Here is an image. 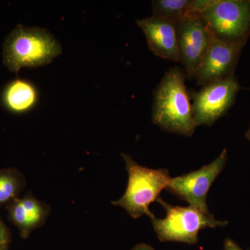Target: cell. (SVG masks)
<instances>
[{
    "instance_id": "cell-1",
    "label": "cell",
    "mask_w": 250,
    "mask_h": 250,
    "mask_svg": "<svg viewBox=\"0 0 250 250\" xmlns=\"http://www.w3.org/2000/svg\"><path fill=\"white\" fill-rule=\"evenodd\" d=\"M184 70H167L154 91L152 122L167 132L190 137L196 129Z\"/></svg>"
},
{
    "instance_id": "cell-2",
    "label": "cell",
    "mask_w": 250,
    "mask_h": 250,
    "mask_svg": "<svg viewBox=\"0 0 250 250\" xmlns=\"http://www.w3.org/2000/svg\"><path fill=\"white\" fill-rule=\"evenodd\" d=\"M62 52L60 42L47 29L19 24L5 38L3 63L18 73L23 67L47 65Z\"/></svg>"
},
{
    "instance_id": "cell-3",
    "label": "cell",
    "mask_w": 250,
    "mask_h": 250,
    "mask_svg": "<svg viewBox=\"0 0 250 250\" xmlns=\"http://www.w3.org/2000/svg\"><path fill=\"white\" fill-rule=\"evenodd\" d=\"M189 11L220 40L247 42L250 37V0H191Z\"/></svg>"
},
{
    "instance_id": "cell-4",
    "label": "cell",
    "mask_w": 250,
    "mask_h": 250,
    "mask_svg": "<svg viewBox=\"0 0 250 250\" xmlns=\"http://www.w3.org/2000/svg\"><path fill=\"white\" fill-rule=\"evenodd\" d=\"M121 156L127 171V187L123 196L112 205L124 208L134 219L144 215L154 218L149 207L168 185L171 179L168 170L148 168L140 166L128 154L122 153Z\"/></svg>"
},
{
    "instance_id": "cell-5",
    "label": "cell",
    "mask_w": 250,
    "mask_h": 250,
    "mask_svg": "<svg viewBox=\"0 0 250 250\" xmlns=\"http://www.w3.org/2000/svg\"><path fill=\"white\" fill-rule=\"evenodd\" d=\"M156 202L166 211L165 218L151 219L156 236L161 242H179L194 245L198 241L200 230L222 228L228 221L216 220L210 213H205L192 206H172L159 197Z\"/></svg>"
},
{
    "instance_id": "cell-6",
    "label": "cell",
    "mask_w": 250,
    "mask_h": 250,
    "mask_svg": "<svg viewBox=\"0 0 250 250\" xmlns=\"http://www.w3.org/2000/svg\"><path fill=\"white\" fill-rule=\"evenodd\" d=\"M238 81L234 74L202 86L192 93V116L196 126H211L232 106L239 91Z\"/></svg>"
},
{
    "instance_id": "cell-7",
    "label": "cell",
    "mask_w": 250,
    "mask_h": 250,
    "mask_svg": "<svg viewBox=\"0 0 250 250\" xmlns=\"http://www.w3.org/2000/svg\"><path fill=\"white\" fill-rule=\"evenodd\" d=\"M228 156V149H223L220 155L208 165L171 178L166 190L204 213H210L207 207V194L212 184L225 168Z\"/></svg>"
},
{
    "instance_id": "cell-8",
    "label": "cell",
    "mask_w": 250,
    "mask_h": 250,
    "mask_svg": "<svg viewBox=\"0 0 250 250\" xmlns=\"http://www.w3.org/2000/svg\"><path fill=\"white\" fill-rule=\"evenodd\" d=\"M214 36L199 15H187L177 22L181 62L186 77L194 80L202 59Z\"/></svg>"
},
{
    "instance_id": "cell-9",
    "label": "cell",
    "mask_w": 250,
    "mask_h": 250,
    "mask_svg": "<svg viewBox=\"0 0 250 250\" xmlns=\"http://www.w3.org/2000/svg\"><path fill=\"white\" fill-rule=\"evenodd\" d=\"M246 44L228 42L214 36L197 67L194 78L197 84L204 86L233 75Z\"/></svg>"
},
{
    "instance_id": "cell-10",
    "label": "cell",
    "mask_w": 250,
    "mask_h": 250,
    "mask_svg": "<svg viewBox=\"0 0 250 250\" xmlns=\"http://www.w3.org/2000/svg\"><path fill=\"white\" fill-rule=\"evenodd\" d=\"M149 50L160 58L181 62L177 39V22L167 18L152 16L139 20Z\"/></svg>"
},
{
    "instance_id": "cell-11",
    "label": "cell",
    "mask_w": 250,
    "mask_h": 250,
    "mask_svg": "<svg viewBox=\"0 0 250 250\" xmlns=\"http://www.w3.org/2000/svg\"><path fill=\"white\" fill-rule=\"evenodd\" d=\"M8 218L18 229L23 239H27L34 230L40 228L50 215L48 204L38 200L31 192L22 198H16L6 206Z\"/></svg>"
},
{
    "instance_id": "cell-12",
    "label": "cell",
    "mask_w": 250,
    "mask_h": 250,
    "mask_svg": "<svg viewBox=\"0 0 250 250\" xmlns=\"http://www.w3.org/2000/svg\"><path fill=\"white\" fill-rule=\"evenodd\" d=\"M39 93L29 81L16 79L6 84L1 93L3 106L11 113L24 114L35 107Z\"/></svg>"
},
{
    "instance_id": "cell-13",
    "label": "cell",
    "mask_w": 250,
    "mask_h": 250,
    "mask_svg": "<svg viewBox=\"0 0 250 250\" xmlns=\"http://www.w3.org/2000/svg\"><path fill=\"white\" fill-rule=\"evenodd\" d=\"M22 172L15 167L0 169V207L6 206L19 197L25 188Z\"/></svg>"
},
{
    "instance_id": "cell-14",
    "label": "cell",
    "mask_w": 250,
    "mask_h": 250,
    "mask_svg": "<svg viewBox=\"0 0 250 250\" xmlns=\"http://www.w3.org/2000/svg\"><path fill=\"white\" fill-rule=\"evenodd\" d=\"M190 0H154L152 16L172 20L178 22L187 14Z\"/></svg>"
},
{
    "instance_id": "cell-15",
    "label": "cell",
    "mask_w": 250,
    "mask_h": 250,
    "mask_svg": "<svg viewBox=\"0 0 250 250\" xmlns=\"http://www.w3.org/2000/svg\"><path fill=\"white\" fill-rule=\"evenodd\" d=\"M11 242V234L0 216V250H9Z\"/></svg>"
},
{
    "instance_id": "cell-16",
    "label": "cell",
    "mask_w": 250,
    "mask_h": 250,
    "mask_svg": "<svg viewBox=\"0 0 250 250\" xmlns=\"http://www.w3.org/2000/svg\"><path fill=\"white\" fill-rule=\"evenodd\" d=\"M224 250H243L241 247L238 246V244L230 239V238H227L225 240V243H224Z\"/></svg>"
},
{
    "instance_id": "cell-17",
    "label": "cell",
    "mask_w": 250,
    "mask_h": 250,
    "mask_svg": "<svg viewBox=\"0 0 250 250\" xmlns=\"http://www.w3.org/2000/svg\"><path fill=\"white\" fill-rule=\"evenodd\" d=\"M131 250H154V249L152 246H149L146 243H139Z\"/></svg>"
},
{
    "instance_id": "cell-18",
    "label": "cell",
    "mask_w": 250,
    "mask_h": 250,
    "mask_svg": "<svg viewBox=\"0 0 250 250\" xmlns=\"http://www.w3.org/2000/svg\"><path fill=\"white\" fill-rule=\"evenodd\" d=\"M246 138L248 140V141H250V127L246 133Z\"/></svg>"
}]
</instances>
